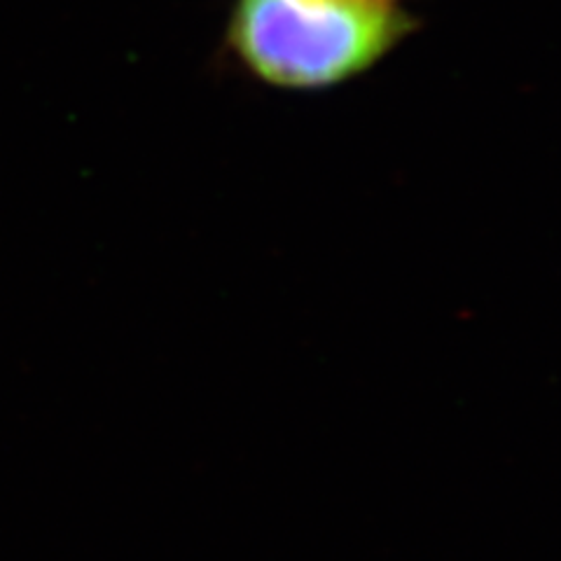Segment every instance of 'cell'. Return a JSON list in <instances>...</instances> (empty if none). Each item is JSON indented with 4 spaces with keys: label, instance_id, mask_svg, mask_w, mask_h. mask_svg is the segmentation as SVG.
<instances>
[{
    "label": "cell",
    "instance_id": "obj_1",
    "mask_svg": "<svg viewBox=\"0 0 561 561\" xmlns=\"http://www.w3.org/2000/svg\"><path fill=\"white\" fill-rule=\"evenodd\" d=\"M410 33L396 0H234L227 43L260 82L321 92L367 73Z\"/></svg>",
    "mask_w": 561,
    "mask_h": 561
}]
</instances>
